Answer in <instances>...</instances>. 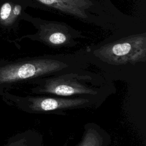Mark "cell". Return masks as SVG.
<instances>
[{
  "mask_svg": "<svg viewBox=\"0 0 146 146\" xmlns=\"http://www.w3.org/2000/svg\"><path fill=\"white\" fill-rule=\"evenodd\" d=\"M42 135L34 129L17 133L8 139L3 146H43Z\"/></svg>",
  "mask_w": 146,
  "mask_h": 146,
  "instance_id": "8",
  "label": "cell"
},
{
  "mask_svg": "<svg viewBox=\"0 0 146 146\" xmlns=\"http://www.w3.org/2000/svg\"><path fill=\"white\" fill-rule=\"evenodd\" d=\"M39 36L42 41L52 46L67 44L71 38L68 29L64 25L55 23L40 25Z\"/></svg>",
  "mask_w": 146,
  "mask_h": 146,
  "instance_id": "6",
  "label": "cell"
},
{
  "mask_svg": "<svg viewBox=\"0 0 146 146\" xmlns=\"http://www.w3.org/2000/svg\"><path fill=\"white\" fill-rule=\"evenodd\" d=\"M67 66L64 62L51 59H38L8 64L0 67V85L48 75Z\"/></svg>",
  "mask_w": 146,
  "mask_h": 146,
  "instance_id": "4",
  "label": "cell"
},
{
  "mask_svg": "<svg viewBox=\"0 0 146 146\" xmlns=\"http://www.w3.org/2000/svg\"><path fill=\"white\" fill-rule=\"evenodd\" d=\"M9 103L18 110L31 114L65 115L74 110L97 108V100L92 97H59L52 96H27L13 97Z\"/></svg>",
  "mask_w": 146,
  "mask_h": 146,
  "instance_id": "1",
  "label": "cell"
},
{
  "mask_svg": "<svg viewBox=\"0 0 146 146\" xmlns=\"http://www.w3.org/2000/svg\"><path fill=\"white\" fill-rule=\"evenodd\" d=\"M94 54L102 60L112 65L145 62V33L130 35L102 46Z\"/></svg>",
  "mask_w": 146,
  "mask_h": 146,
  "instance_id": "2",
  "label": "cell"
},
{
  "mask_svg": "<svg viewBox=\"0 0 146 146\" xmlns=\"http://www.w3.org/2000/svg\"><path fill=\"white\" fill-rule=\"evenodd\" d=\"M87 76L67 74L39 80L32 92L39 95H50L59 97H95L99 90L87 83Z\"/></svg>",
  "mask_w": 146,
  "mask_h": 146,
  "instance_id": "3",
  "label": "cell"
},
{
  "mask_svg": "<svg viewBox=\"0 0 146 146\" xmlns=\"http://www.w3.org/2000/svg\"><path fill=\"white\" fill-rule=\"evenodd\" d=\"M40 3L56 9L79 18L87 17L86 10L92 6L90 0H36Z\"/></svg>",
  "mask_w": 146,
  "mask_h": 146,
  "instance_id": "5",
  "label": "cell"
},
{
  "mask_svg": "<svg viewBox=\"0 0 146 146\" xmlns=\"http://www.w3.org/2000/svg\"><path fill=\"white\" fill-rule=\"evenodd\" d=\"M13 6L9 2L3 3L0 9V21L5 23H11L17 18L13 12Z\"/></svg>",
  "mask_w": 146,
  "mask_h": 146,
  "instance_id": "9",
  "label": "cell"
},
{
  "mask_svg": "<svg viewBox=\"0 0 146 146\" xmlns=\"http://www.w3.org/2000/svg\"><path fill=\"white\" fill-rule=\"evenodd\" d=\"M111 142V136L105 129L95 123H87L76 146H110Z\"/></svg>",
  "mask_w": 146,
  "mask_h": 146,
  "instance_id": "7",
  "label": "cell"
}]
</instances>
